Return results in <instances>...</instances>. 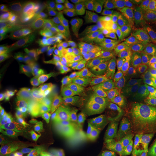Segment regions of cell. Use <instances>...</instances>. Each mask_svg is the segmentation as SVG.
Masks as SVG:
<instances>
[{
	"instance_id": "cell-14",
	"label": "cell",
	"mask_w": 156,
	"mask_h": 156,
	"mask_svg": "<svg viewBox=\"0 0 156 156\" xmlns=\"http://www.w3.org/2000/svg\"><path fill=\"white\" fill-rule=\"evenodd\" d=\"M118 94L114 92H110L105 98H98L91 103L99 114L102 116H110L113 115H118L117 107V97Z\"/></svg>"
},
{
	"instance_id": "cell-37",
	"label": "cell",
	"mask_w": 156,
	"mask_h": 156,
	"mask_svg": "<svg viewBox=\"0 0 156 156\" xmlns=\"http://www.w3.org/2000/svg\"><path fill=\"white\" fill-rule=\"evenodd\" d=\"M14 88V87L1 86L0 87V101H1V103H2L6 99L10 97V95L12 94V91Z\"/></svg>"
},
{
	"instance_id": "cell-8",
	"label": "cell",
	"mask_w": 156,
	"mask_h": 156,
	"mask_svg": "<svg viewBox=\"0 0 156 156\" xmlns=\"http://www.w3.org/2000/svg\"><path fill=\"white\" fill-rule=\"evenodd\" d=\"M155 104L145 96L143 93L136 90L119 95L117 97V107L119 114H123L136 111L142 106L151 108Z\"/></svg>"
},
{
	"instance_id": "cell-35",
	"label": "cell",
	"mask_w": 156,
	"mask_h": 156,
	"mask_svg": "<svg viewBox=\"0 0 156 156\" xmlns=\"http://www.w3.org/2000/svg\"><path fill=\"white\" fill-rule=\"evenodd\" d=\"M142 119L146 126L153 132L156 127V116L151 108H147L142 112Z\"/></svg>"
},
{
	"instance_id": "cell-10",
	"label": "cell",
	"mask_w": 156,
	"mask_h": 156,
	"mask_svg": "<svg viewBox=\"0 0 156 156\" xmlns=\"http://www.w3.org/2000/svg\"><path fill=\"white\" fill-rule=\"evenodd\" d=\"M134 57L126 48H112L110 63L107 67L108 73H123L126 69L133 67Z\"/></svg>"
},
{
	"instance_id": "cell-29",
	"label": "cell",
	"mask_w": 156,
	"mask_h": 156,
	"mask_svg": "<svg viewBox=\"0 0 156 156\" xmlns=\"http://www.w3.org/2000/svg\"><path fill=\"white\" fill-rule=\"evenodd\" d=\"M133 67H139L149 76L153 83L156 85V63L155 62L140 61L134 58Z\"/></svg>"
},
{
	"instance_id": "cell-27",
	"label": "cell",
	"mask_w": 156,
	"mask_h": 156,
	"mask_svg": "<svg viewBox=\"0 0 156 156\" xmlns=\"http://www.w3.org/2000/svg\"><path fill=\"white\" fill-rule=\"evenodd\" d=\"M26 56L23 54L17 56H1L0 57V72L1 73L13 68L23 65L25 63Z\"/></svg>"
},
{
	"instance_id": "cell-25",
	"label": "cell",
	"mask_w": 156,
	"mask_h": 156,
	"mask_svg": "<svg viewBox=\"0 0 156 156\" xmlns=\"http://www.w3.org/2000/svg\"><path fill=\"white\" fill-rule=\"evenodd\" d=\"M141 116H142V112L141 111H136L132 117L126 118L124 121L122 125L119 127L118 131V136L121 140H125L129 137Z\"/></svg>"
},
{
	"instance_id": "cell-4",
	"label": "cell",
	"mask_w": 156,
	"mask_h": 156,
	"mask_svg": "<svg viewBox=\"0 0 156 156\" xmlns=\"http://www.w3.org/2000/svg\"><path fill=\"white\" fill-rule=\"evenodd\" d=\"M23 92L27 96L38 99L51 98L60 93L56 72L44 74L29 80Z\"/></svg>"
},
{
	"instance_id": "cell-12",
	"label": "cell",
	"mask_w": 156,
	"mask_h": 156,
	"mask_svg": "<svg viewBox=\"0 0 156 156\" xmlns=\"http://www.w3.org/2000/svg\"><path fill=\"white\" fill-rule=\"evenodd\" d=\"M37 147L48 155H57L59 153L60 136L55 132L46 130L39 132L35 140Z\"/></svg>"
},
{
	"instance_id": "cell-39",
	"label": "cell",
	"mask_w": 156,
	"mask_h": 156,
	"mask_svg": "<svg viewBox=\"0 0 156 156\" xmlns=\"http://www.w3.org/2000/svg\"><path fill=\"white\" fill-rule=\"evenodd\" d=\"M151 109L152 110V112H153L156 116V104L154 105V106L152 107V108H151Z\"/></svg>"
},
{
	"instance_id": "cell-16",
	"label": "cell",
	"mask_w": 156,
	"mask_h": 156,
	"mask_svg": "<svg viewBox=\"0 0 156 156\" xmlns=\"http://www.w3.org/2000/svg\"><path fill=\"white\" fill-rule=\"evenodd\" d=\"M44 39L34 31L30 30L20 48L23 55L29 58H38V56L41 49Z\"/></svg>"
},
{
	"instance_id": "cell-23",
	"label": "cell",
	"mask_w": 156,
	"mask_h": 156,
	"mask_svg": "<svg viewBox=\"0 0 156 156\" xmlns=\"http://www.w3.org/2000/svg\"><path fill=\"white\" fill-rule=\"evenodd\" d=\"M56 74H57L58 85L61 92L66 90V89L67 90L70 87L75 86L76 84L79 83L82 79L79 74L73 69L58 71L56 72Z\"/></svg>"
},
{
	"instance_id": "cell-18",
	"label": "cell",
	"mask_w": 156,
	"mask_h": 156,
	"mask_svg": "<svg viewBox=\"0 0 156 156\" xmlns=\"http://www.w3.org/2000/svg\"><path fill=\"white\" fill-rule=\"evenodd\" d=\"M83 146L67 136H60L59 155L61 156H88Z\"/></svg>"
},
{
	"instance_id": "cell-28",
	"label": "cell",
	"mask_w": 156,
	"mask_h": 156,
	"mask_svg": "<svg viewBox=\"0 0 156 156\" xmlns=\"http://www.w3.org/2000/svg\"><path fill=\"white\" fill-rule=\"evenodd\" d=\"M0 22L1 25L5 28L12 30H25L24 25L21 23L16 15L9 11H3L0 15Z\"/></svg>"
},
{
	"instance_id": "cell-22",
	"label": "cell",
	"mask_w": 156,
	"mask_h": 156,
	"mask_svg": "<svg viewBox=\"0 0 156 156\" xmlns=\"http://www.w3.org/2000/svg\"><path fill=\"white\" fill-rule=\"evenodd\" d=\"M126 49L136 59L145 62H154L147 42L144 38L134 43L131 46L126 48Z\"/></svg>"
},
{
	"instance_id": "cell-5",
	"label": "cell",
	"mask_w": 156,
	"mask_h": 156,
	"mask_svg": "<svg viewBox=\"0 0 156 156\" xmlns=\"http://www.w3.org/2000/svg\"><path fill=\"white\" fill-rule=\"evenodd\" d=\"M112 48L98 45L85 50L79 60L80 69L87 74L98 73L106 69L110 63Z\"/></svg>"
},
{
	"instance_id": "cell-34",
	"label": "cell",
	"mask_w": 156,
	"mask_h": 156,
	"mask_svg": "<svg viewBox=\"0 0 156 156\" xmlns=\"http://www.w3.org/2000/svg\"><path fill=\"white\" fill-rule=\"evenodd\" d=\"M138 91L143 93L152 102H155L156 98V85L153 83H147L142 85L137 89Z\"/></svg>"
},
{
	"instance_id": "cell-19",
	"label": "cell",
	"mask_w": 156,
	"mask_h": 156,
	"mask_svg": "<svg viewBox=\"0 0 156 156\" xmlns=\"http://www.w3.org/2000/svg\"><path fill=\"white\" fill-rule=\"evenodd\" d=\"M117 20V23L119 25L120 34L123 38L126 40H138L142 39L145 34L144 29L138 25L125 22V21Z\"/></svg>"
},
{
	"instance_id": "cell-24",
	"label": "cell",
	"mask_w": 156,
	"mask_h": 156,
	"mask_svg": "<svg viewBox=\"0 0 156 156\" xmlns=\"http://www.w3.org/2000/svg\"><path fill=\"white\" fill-rule=\"evenodd\" d=\"M23 141L22 136L18 132L8 134L0 138V155L1 156L7 155L15 148L20 145Z\"/></svg>"
},
{
	"instance_id": "cell-13",
	"label": "cell",
	"mask_w": 156,
	"mask_h": 156,
	"mask_svg": "<svg viewBox=\"0 0 156 156\" xmlns=\"http://www.w3.org/2000/svg\"><path fill=\"white\" fill-rule=\"evenodd\" d=\"M126 119L125 115L118 114L106 116L92 123L93 133L94 138L98 137L102 134L109 132L117 127H119Z\"/></svg>"
},
{
	"instance_id": "cell-3",
	"label": "cell",
	"mask_w": 156,
	"mask_h": 156,
	"mask_svg": "<svg viewBox=\"0 0 156 156\" xmlns=\"http://www.w3.org/2000/svg\"><path fill=\"white\" fill-rule=\"evenodd\" d=\"M88 8L83 5L75 4L61 9L58 12L53 37L73 34L85 28L82 22L87 15Z\"/></svg>"
},
{
	"instance_id": "cell-31",
	"label": "cell",
	"mask_w": 156,
	"mask_h": 156,
	"mask_svg": "<svg viewBox=\"0 0 156 156\" xmlns=\"http://www.w3.org/2000/svg\"><path fill=\"white\" fill-rule=\"evenodd\" d=\"M140 20L142 24L146 28L151 29L156 25V12L151 9L140 10Z\"/></svg>"
},
{
	"instance_id": "cell-11",
	"label": "cell",
	"mask_w": 156,
	"mask_h": 156,
	"mask_svg": "<svg viewBox=\"0 0 156 156\" xmlns=\"http://www.w3.org/2000/svg\"><path fill=\"white\" fill-rule=\"evenodd\" d=\"M116 19L140 26V10L138 5L132 2H121L116 4L114 8Z\"/></svg>"
},
{
	"instance_id": "cell-7",
	"label": "cell",
	"mask_w": 156,
	"mask_h": 156,
	"mask_svg": "<svg viewBox=\"0 0 156 156\" xmlns=\"http://www.w3.org/2000/svg\"><path fill=\"white\" fill-rule=\"evenodd\" d=\"M88 33L83 32L71 36H54L52 38L51 49L54 56H64L69 55L84 44Z\"/></svg>"
},
{
	"instance_id": "cell-41",
	"label": "cell",
	"mask_w": 156,
	"mask_h": 156,
	"mask_svg": "<svg viewBox=\"0 0 156 156\" xmlns=\"http://www.w3.org/2000/svg\"><path fill=\"white\" fill-rule=\"evenodd\" d=\"M150 155H151V156H156V152L153 151Z\"/></svg>"
},
{
	"instance_id": "cell-33",
	"label": "cell",
	"mask_w": 156,
	"mask_h": 156,
	"mask_svg": "<svg viewBox=\"0 0 156 156\" xmlns=\"http://www.w3.org/2000/svg\"><path fill=\"white\" fill-rule=\"evenodd\" d=\"M143 38L147 42L150 51L156 63V28L148 29L145 31Z\"/></svg>"
},
{
	"instance_id": "cell-6",
	"label": "cell",
	"mask_w": 156,
	"mask_h": 156,
	"mask_svg": "<svg viewBox=\"0 0 156 156\" xmlns=\"http://www.w3.org/2000/svg\"><path fill=\"white\" fill-rule=\"evenodd\" d=\"M61 127L70 138L83 146L88 152L94 148V136L92 125L89 123L72 124L69 121L64 120L61 122Z\"/></svg>"
},
{
	"instance_id": "cell-30",
	"label": "cell",
	"mask_w": 156,
	"mask_h": 156,
	"mask_svg": "<svg viewBox=\"0 0 156 156\" xmlns=\"http://www.w3.org/2000/svg\"><path fill=\"white\" fill-rule=\"evenodd\" d=\"M132 138H133V147L134 149L138 151L140 153H145V154H151L153 151V145L151 142H149L147 140L142 139L139 136H136L133 133L132 134Z\"/></svg>"
},
{
	"instance_id": "cell-2",
	"label": "cell",
	"mask_w": 156,
	"mask_h": 156,
	"mask_svg": "<svg viewBox=\"0 0 156 156\" xmlns=\"http://www.w3.org/2000/svg\"><path fill=\"white\" fill-rule=\"evenodd\" d=\"M58 12L50 5L34 7L26 12L23 17V23L29 30L41 36L53 37L55 31Z\"/></svg>"
},
{
	"instance_id": "cell-38",
	"label": "cell",
	"mask_w": 156,
	"mask_h": 156,
	"mask_svg": "<svg viewBox=\"0 0 156 156\" xmlns=\"http://www.w3.org/2000/svg\"><path fill=\"white\" fill-rule=\"evenodd\" d=\"M138 5L142 9H155L156 0H140Z\"/></svg>"
},
{
	"instance_id": "cell-36",
	"label": "cell",
	"mask_w": 156,
	"mask_h": 156,
	"mask_svg": "<svg viewBox=\"0 0 156 156\" xmlns=\"http://www.w3.org/2000/svg\"><path fill=\"white\" fill-rule=\"evenodd\" d=\"M145 153H140L138 151L132 147H130L129 149L126 150V151L117 152V153H114V152H110L109 155L110 156H142Z\"/></svg>"
},
{
	"instance_id": "cell-15",
	"label": "cell",
	"mask_w": 156,
	"mask_h": 156,
	"mask_svg": "<svg viewBox=\"0 0 156 156\" xmlns=\"http://www.w3.org/2000/svg\"><path fill=\"white\" fill-rule=\"evenodd\" d=\"M119 41V38L116 34L106 29H102L95 33L94 34L89 35L84 43V46L86 49L93 46L102 45V46L110 47L114 46Z\"/></svg>"
},
{
	"instance_id": "cell-1",
	"label": "cell",
	"mask_w": 156,
	"mask_h": 156,
	"mask_svg": "<svg viewBox=\"0 0 156 156\" xmlns=\"http://www.w3.org/2000/svg\"><path fill=\"white\" fill-rule=\"evenodd\" d=\"M87 94V85L84 84L75 85L49 98L37 108L28 112L23 119H27L29 122L28 124H30L33 122L52 118L81 106L86 100Z\"/></svg>"
},
{
	"instance_id": "cell-20",
	"label": "cell",
	"mask_w": 156,
	"mask_h": 156,
	"mask_svg": "<svg viewBox=\"0 0 156 156\" xmlns=\"http://www.w3.org/2000/svg\"><path fill=\"white\" fill-rule=\"evenodd\" d=\"M30 30L25 29L22 30H17L4 36L1 38V48H17L20 47L25 39L30 34Z\"/></svg>"
},
{
	"instance_id": "cell-26",
	"label": "cell",
	"mask_w": 156,
	"mask_h": 156,
	"mask_svg": "<svg viewBox=\"0 0 156 156\" xmlns=\"http://www.w3.org/2000/svg\"><path fill=\"white\" fill-rule=\"evenodd\" d=\"M124 75L134 84V85L141 86L147 83H153L147 74L143 70L136 67H131L123 73Z\"/></svg>"
},
{
	"instance_id": "cell-32",
	"label": "cell",
	"mask_w": 156,
	"mask_h": 156,
	"mask_svg": "<svg viewBox=\"0 0 156 156\" xmlns=\"http://www.w3.org/2000/svg\"><path fill=\"white\" fill-rule=\"evenodd\" d=\"M134 132H135L137 136L142 138V139L147 140V141L151 142V144L155 141L153 132L146 126V124L144 122H138L136 124L135 128H134Z\"/></svg>"
},
{
	"instance_id": "cell-17",
	"label": "cell",
	"mask_w": 156,
	"mask_h": 156,
	"mask_svg": "<svg viewBox=\"0 0 156 156\" xmlns=\"http://www.w3.org/2000/svg\"><path fill=\"white\" fill-rule=\"evenodd\" d=\"M23 118L20 116L12 115L9 113L2 114L0 116V137L19 132L22 125Z\"/></svg>"
},
{
	"instance_id": "cell-21",
	"label": "cell",
	"mask_w": 156,
	"mask_h": 156,
	"mask_svg": "<svg viewBox=\"0 0 156 156\" xmlns=\"http://www.w3.org/2000/svg\"><path fill=\"white\" fill-rule=\"evenodd\" d=\"M25 79V72L21 66L1 73L0 84L3 87H14L17 82Z\"/></svg>"
},
{
	"instance_id": "cell-9",
	"label": "cell",
	"mask_w": 156,
	"mask_h": 156,
	"mask_svg": "<svg viewBox=\"0 0 156 156\" xmlns=\"http://www.w3.org/2000/svg\"><path fill=\"white\" fill-rule=\"evenodd\" d=\"M99 84L103 89L117 94L133 91L135 85L123 73H107L101 76Z\"/></svg>"
},
{
	"instance_id": "cell-40",
	"label": "cell",
	"mask_w": 156,
	"mask_h": 156,
	"mask_svg": "<svg viewBox=\"0 0 156 156\" xmlns=\"http://www.w3.org/2000/svg\"><path fill=\"white\" fill-rule=\"evenodd\" d=\"M152 145H153V151L156 152V141L153 142V143H152Z\"/></svg>"
}]
</instances>
